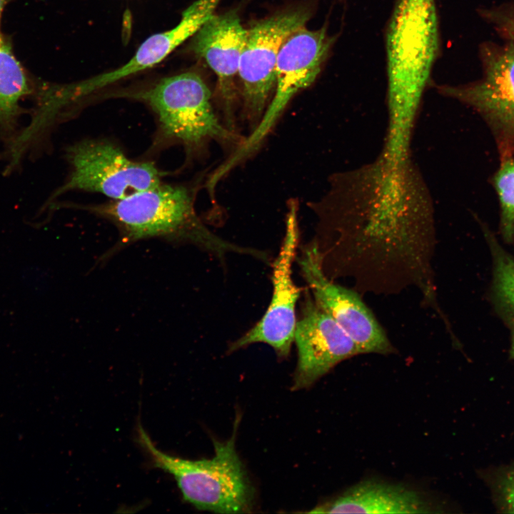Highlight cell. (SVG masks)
Listing matches in <instances>:
<instances>
[{
	"mask_svg": "<svg viewBox=\"0 0 514 514\" xmlns=\"http://www.w3.org/2000/svg\"><path fill=\"white\" fill-rule=\"evenodd\" d=\"M308 206L317 218L313 241L330 278L348 276L359 288L383 293L414 286L435 303L433 208L410 158L380 155L336 173L326 193Z\"/></svg>",
	"mask_w": 514,
	"mask_h": 514,
	"instance_id": "obj_1",
	"label": "cell"
},
{
	"mask_svg": "<svg viewBox=\"0 0 514 514\" xmlns=\"http://www.w3.org/2000/svg\"><path fill=\"white\" fill-rule=\"evenodd\" d=\"M194 193L184 185H159L120 200L75 205L113 223L119 231L117 243L106 257L135 242L160 238L190 243L223 258L230 253L266 262V253L232 243L213 233L198 216Z\"/></svg>",
	"mask_w": 514,
	"mask_h": 514,
	"instance_id": "obj_2",
	"label": "cell"
},
{
	"mask_svg": "<svg viewBox=\"0 0 514 514\" xmlns=\"http://www.w3.org/2000/svg\"><path fill=\"white\" fill-rule=\"evenodd\" d=\"M439 51L435 0H397L386 33L388 109L417 116Z\"/></svg>",
	"mask_w": 514,
	"mask_h": 514,
	"instance_id": "obj_3",
	"label": "cell"
},
{
	"mask_svg": "<svg viewBox=\"0 0 514 514\" xmlns=\"http://www.w3.org/2000/svg\"><path fill=\"white\" fill-rule=\"evenodd\" d=\"M124 96L146 104L156 116L159 141L181 144L188 158L199 156L211 141L234 150L244 138L219 119L208 86L196 73L166 77Z\"/></svg>",
	"mask_w": 514,
	"mask_h": 514,
	"instance_id": "obj_4",
	"label": "cell"
},
{
	"mask_svg": "<svg viewBox=\"0 0 514 514\" xmlns=\"http://www.w3.org/2000/svg\"><path fill=\"white\" fill-rule=\"evenodd\" d=\"M231 438L213 440L215 455L211 459L188 460L158 449L141 423L136 441L153 468L171 474L183 499L202 510L218 513H248L254 492L235 447L237 422Z\"/></svg>",
	"mask_w": 514,
	"mask_h": 514,
	"instance_id": "obj_5",
	"label": "cell"
},
{
	"mask_svg": "<svg viewBox=\"0 0 514 514\" xmlns=\"http://www.w3.org/2000/svg\"><path fill=\"white\" fill-rule=\"evenodd\" d=\"M334 41L326 26L317 30L303 26L286 38L278 55L274 96L256 128L222 162L224 171H231L257 151L290 101L315 81Z\"/></svg>",
	"mask_w": 514,
	"mask_h": 514,
	"instance_id": "obj_6",
	"label": "cell"
},
{
	"mask_svg": "<svg viewBox=\"0 0 514 514\" xmlns=\"http://www.w3.org/2000/svg\"><path fill=\"white\" fill-rule=\"evenodd\" d=\"M66 156L71 173L51 199L81 190L120 200L161 183L163 173L153 162L131 160L108 141L84 139L70 146Z\"/></svg>",
	"mask_w": 514,
	"mask_h": 514,
	"instance_id": "obj_7",
	"label": "cell"
},
{
	"mask_svg": "<svg viewBox=\"0 0 514 514\" xmlns=\"http://www.w3.org/2000/svg\"><path fill=\"white\" fill-rule=\"evenodd\" d=\"M483 76L438 91L473 109L489 126L500 161L514 158V46L485 43L480 47Z\"/></svg>",
	"mask_w": 514,
	"mask_h": 514,
	"instance_id": "obj_8",
	"label": "cell"
},
{
	"mask_svg": "<svg viewBox=\"0 0 514 514\" xmlns=\"http://www.w3.org/2000/svg\"><path fill=\"white\" fill-rule=\"evenodd\" d=\"M310 11L296 9L278 13L247 29L238 78L241 86L242 113L253 130L261 121L276 83V66L282 44L305 26Z\"/></svg>",
	"mask_w": 514,
	"mask_h": 514,
	"instance_id": "obj_9",
	"label": "cell"
},
{
	"mask_svg": "<svg viewBox=\"0 0 514 514\" xmlns=\"http://www.w3.org/2000/svg\"><path fill=\"white\" fill-rule=\"evenodd\" d=\"M298 237V204L292 200L288 204L285 235L273 263V293L269 306L254 326L231 343L229 352L263 343L270 346L280 358L289 355L294 342L296 308L301 292L292 273Z\"/></svg>",
	"mask_w": 514,
	"mask_h": 514,
	"instance_id": "obj_10",
	"label": "cell"
},
{
	"mask_svg": "<svg viewBox=\"0 0 514 514\" xmlns=\"http://www.w3.org/2000/svg\"><path fill=\"white\" fill-rule=\"evenodd\" d=\"M298 262L316 304L348 334L360 354L393 353L386 332L359 294L335 283L326 274L313 241L303 248Z\"/></svg>",
	"mask_w": 514,
	"mask_h": 514,
	"instance_id": "obj_11",
	"label": "cell"
},
{
	"mask_svg": "<svg viewBox=\"0 0 514 514\" xmlns=\"http://www.w3.org/2000/svg\"><path fill=\"white\" fill-rule=\"evenodd\" d=\"M294 342L298 361L293 389L309 388L340 362L360 354L348 334L306 293Z\"/></svg>",
	"mask_w": 514,
	"mask_h": 514,
	"instance_id": "obj_12",
	"label": "cell"
},
{
	"mask_svg": "<svg viewBox=\"0 0 514 514\" xmlns=\"http://www.w3.org/2000/svg\"><path fill=\"white\" fill-rule=\"evenodd\" d=\"M220 1H194L183 11L181 21L175 27L149 36L131 59L120 68L79 82L59 86L58 95L61 102L69 106L94 91L160 63L213 16Z\"/></svg>",
	"mask_w": 514,
	"mask_h": 514,
	"instance_id": "obj_13",
	"label": "cell"
},
{
	"mask_svg": "<svg viewBox=\"0 0 514 514\" xmlns=\"http://www.w3.org/2000/svg\"><path fill=\"white\" fill-rule=\"evenodd\" d=\"M245 29L237 14L228 11L209 19L193 36L191 47L217 78V90L223 123L235 130L238 77L246 44Z\"/></svg>",
	"mask_w": 514,
	"mask_h": 514,
	"instance_id": "obj_14",
	"label": "cell"
},
{
	"mask_svg": "<svg viewBox=\"0 0 514 514\" xmlns=\"http://www.w3.org/2000/svg\"><path fill=\"white\" fill-rule=\"evenodd\" d=\"M438 507L422 493L407 486L376 480L359 482L309 513H430Z\"/></svg>",
	"mask_w": 514,
	"mask_h": 514,
	"instance_id": "obj_15",
	"label": "cell"
},
{
	"mask_svg": "<svg viewBox=\"0 0 514 514\" xmlns=\"http://www.w3.org/2000/svg\"><path fill=\"white\" fill-rule=\"evenodd\" d=\"M31 92L29 76L0 31V131L6 138L16 126L21 100Z\"/></svg>",
	"mask_w": 514,
	"mask_h": 514,
	"instance_id": "obj_16",
	"label": "cell"
},
{
	"mask_svg": "<svg viewBox=\"0 0 514 514\" xmlns=\"http://www.w3.org/2000/svg\"><path fill=\"white\" fill-rule=\"evenodd\" d=\"M483 230L493 257L492 301L510 331V353L514 359V256L500 246L488 228L483 226Z\"/></svg>",
	"mask_w": 514,
	"mask_h": 514,
	"instance_id": "obj_17",
	"label": "cell"
},
{
	"mask_svg": "<svg viewBox=\"0 0 514 514\" xmlns=\"http://www.w3.org/2000/svg\"><path fill=\"white\" fill-rule=\"evenodd\" d=\"M500 202V230L504 241H514V158L500 161L492 178Z\"/></svg>",
	"mask_w": 514,
	"mask_h": 514,
	"instance_id": "obj_18",
	"label": "cell"
},
{
	"mask_svg": "<svg viewBox=\"0 0 514 514\" xmlns=\"http://www.w3.org/2000/svg\"><path fill=\"white\" fill-rule=\"evenodd\" d=\"M490 485L497 508L503 513H514V463L498 470Z\"/></svg>",
	"mask_w": 514,
	"mask_h": 514,
	"instance_id": "obj_19",
	"label": "cell"
},
{
	"mask_svg": "<svg viewBox=\"0 0 514 514\" xmlns=\"http://www.w3.org/2000/svg\"><path fill=\"white\" fill-rule=\"evenodd\" d=\"M480 14L506 42L514 46V0L500 6L480 9Z\"/></svg>",
	"mask_w": 514,
	"mask_h": 514,
	"instance_id": "obj_20",
	"label": "cell"
},
{
	"mask_svg": "<svg viewBox=\"0 0 514 514\" xmlns=\"http://www.w3.org/2000/svg\"><path fill=\"white\" fill-rule=\"evenodd\" d=\"M7 0H0V24H1V15L4 11V9L6 4Z\"/></svg>",
	"mask_w": 514,
	"mask_h": 514,
	"instance_id": "obj_21",
	"label": "cell"
}]
</instances>
